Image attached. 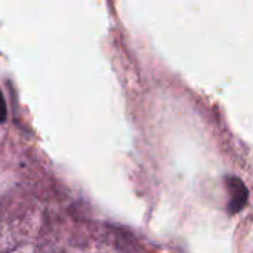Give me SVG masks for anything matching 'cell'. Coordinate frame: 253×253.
<instances>
[{"mask_svg":"<svg viewBox=\"0 0 253 253\" xmlns=\"http://www.w3.org/2000/svg\"><path fill=\"white\" fill-rule=\"evenodd\" d=\"M227 187L228 191L231 193V199L228 202V212L237 213L242 211L248 202V190L239 178H228L227 179Z\"/></svg>","mask_w":253,"mask_h":253,"instance_id":"obj_1","label":"cell"},{"mask_svg":"<svg viewBox=\"0 0 253 253\" xmlns=\"http://www.w3.org/2000/svg\"><path fill=\"white\" fill-rule=\"evenodd\" d=\"M7 117V111H6V102H4V98H3V93L0 92V125L4 123Z\"/></svg>","mask_w":253,"mask_h":253,"instance_id":"obj_2","label":"cell"}]
</instances>
